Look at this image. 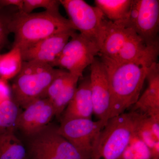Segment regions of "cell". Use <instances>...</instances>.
<instances>
[{
  "instance_id": "cell-1",
  "label": "cell",
  "mask_w": 159,
  "mask_h": 159,
  "mask_svg": "<svg viewBox=\"0 0 159 159\" xmlns=\"http://www.w3.org/2000/svg\"><path fill=\"white\" fill-rule=\"evenodd\" d=\"M101 60L106 66L110 88L109 119L125 112L137 102L149 68L102 57Z\"/></svg>"
},
{
  "instance_id": "cell-2",
  "label": "cell",
  "mask_w": 159,
  "mask_h": 159,
  "mask_svg": "<svg viewBox=\"0 0 159 159\" xmlns=\"http://www.w3.org/2000/svg\"><path fill=\"white\" fill-rule=\"evenodd\" d=\"M10 29L14 34L12 48L16 47L21 51L54 34L75 31L69 20L60 12L45 10L36 13L18 10L13 12Z\"/></svg>"
},
{
  "instance_id": "cell-3",
  "label": "cell",
  "mask_w": 159,
  "mask_h": 159,
  "mask_svg": "<svg viewBox=\"0 0 159 159\" xmlns=\"http://www.w3.org/2000/svg\"><path fill=\"white\" fill-rule=\"evenodd\" d=\"M145 116L131 111L109 119L95 139L90 159H119Z\"/></svg>"
},
{
  "instance_id": "cell-4",
  "label": "cell",
  "mask_w": 159,
  "mask_h": 159,
  "mask_svg": "<svg viewBox=\"0 0 159 159\" xmlns=\"http://www.w3.org/2000/svg\"><path fill=\"white\" fill-rule=\"evenodd\" d=\"M58 69L37 61H24L21 70L13 79L12 99L23 108L33 100L45 97L47 90Z\"/></svg>"
},
{
  "instance_id": "cell-5",
  "label": "cell",
  "mask_w": 159,
  "mask_h": 159,
  "mask_svg": "<svg viewBox=\"0 0 159 159\" xmlns=\"http://www.w3.org/2000/svg\"><path fill=\"white\" fill-rule=\"evenodd\" d=\"M99 53L97 43L75 31L51 66L66 70L80 79L84 70L91 66Z\"/></svg>"
},
{
  "instance_id": "cell-6",
  "label": "cell",
  "mask_w": 159,
  "mask_h": 159,
  "mask_svg": "<svg viewBox=\"0 0 159 159\" xmlns=\"http://www.w3.org/2000/svg\"><path fill=\"white\" fill-rule=\"evenodd\" d=\"M75 31L97 43L101 48L107 19L96 6L83 0H60Z\"/></svg>"
},
{
  "instance_id": "cell-7",
  "label": "cell",
  "mask_w": 159,
  "mask_h": 159,
  "mask_svg": "<svg viewBox=\"0 0 159 159\" xmlns=\"http://www.w3.org/2000/svg\"><path fill=\"white\" fill-rule=\"evenodd\" d=\"M48 127L34 136L30 145L31 159H90L57 133Z\"/></svg>"
},
{
  "instance_id": "cell-8",
  "label": "cell",
  "mask_w": 159,
  "mask_h": 159,
  "mask_svg": "<svg viewBox=\"0 0 159 159\" xmlns=\"http://www.w3.org/2000/svg\"><path fill=\"white\" fill-rule=\"evenodd\" d=\"M120 25L133 29L149 44L159 43V1L133 0L128 19Z\"/></svg>"
},
{
  "instance_id": "cell-9",
  "label": "cell",
  "mask_w": 159,
  "mask_h": 159,
  "mask_svg": "<svg viewBox=\"0 0 159 159\" xmlns=\"http://www.w3.org/2000/svg\"><path fill=\"white\" fill-rule=\"evenodd\" d=\"M107 121L91 119H73L61 120L57 132L75 148L91 155L95 139Z\"/></svg>"
},
{
  "instance_id": "cell-10",
  "label": "cell",
  "mask_w": 159,
  "mask_h": 159,
  "mask_svg": "<svg viewBox=\"0 0 159 159\" xmlns=\"http://www.w3.org/2000/svg\"><path fill=\"white\" fill-rule=\"evenodd\" d=\"M129 29L125 43L117 57L112 60L119 62L131 63L146 68L157 62L159 43L149 44L133 29Z\"/></svg>"
},
{
  "instance_id": "cell-11",
  "label": "cell",
  "mask_w": 159,
  "mask_h": 159,
  "mask_svg": "<svg viewBox=\"0 0 159 159\" xmlns=\"http://www.w3.org/2000/svg\"><path fill=\"white\" fill-rule=\"evenodd\" d=\"M89 78L93 113L98 120L107 121L111 102L109 82L105 64L97 57L91 65Z\"/></svg>"
},
{
  "instance_id": "cell-12",
  "label": "cell",
  "mask_w": 159,
  "mask_h": 159,
  "mask_svg": "<svg viewBox=\"0 0 159 159\" xmlns=\"http://www.w3.org/2000/svg\"><path fill=\"white\" fill-rule=\"evenodd\" d=\"M24 108L19 117L17 128L29 136H34L43 130L55 116L54 107L46 98L33 100Z\"/></svg>"
},
{
  "instance_id": "cell-13",
  "label": "cell",
  "mask_w": 159,
  "mask_h": 159,
  "mask_svg": "<svg viewBox=\"0 0 159 159\" xmlns=\"http://www.w3.org/2000/svg\"><path fill=\"white\" fill-rule=\"evenodd\" d=\"M75 31H65L54 34L24 49L21 51L23 60L37 61L51 66Z\"/></svg>"
},
{
  "instance_id": "cell-14",
  "label": "cell",
  "mask_w": 159,
  "mask_h": 159,
  "mask_svg": "<svg viewBox=\"0 0 159 159\" xmlns=\"http://www.w3.org/2000/svg\"><path fill=\"white\" fill-rule=\"evenodd\" d=\"M80 78L68 71L58 68L56 77L47 90L45 97L54 107L55 116H59L74 97Z\"/></svg>"
},
{
  "instance_id": "cell-15",
  "label": "cell",
  "mask_w": 159,
  "mask_h": 159,
  "mask_svg": "<svg viewBox=\"0 0 159 159\" xmlns=\"http://www.w3.org/2000/svg\"><path fill=\"white\" fill-rule=\"evenodd\" d=\"M147 89L134 105L133 110L151 118L159 119V65L155 63L148 69Z\"/></svg>"
},
{
  "instance_id": "cell-16",
  "label": "cell",
  "mask_w": 159,
  "mask_h": 159,
  "mask_svg": "<svg viewBox=\"0 0 159 159\" xmlns=\"http://www.w3.org/2000/svg\"><path fill=\"white\" fill-rule=\"evenodd\" d=\"M80 79L81 81L77 86L74 97L65 110L62 120L91 119L93 114L89 76Z\"/></svg>"
},
{
  "instance_id": "cell-17",
  "label": "cell",
  "mask_w": 159,
  "mask_h": 159,
  "mask_svg": "<svg viewBox=\"0 0 159 159\" xmlns=\"http://www.w3.org/2000/svg\"><path fill=\"white\" fill-rule=\"evenodd\" d=\"M129 29L107 20L99 53L101 57L111 60L116 58L127 39Z\"/></svg>"
},
{
  "instance_id": "cell-18",
  "label": "cell",
  "mask_w": 159,
  "mask_h": 159,
  "mask_svg": "<svg viewBox=\"0 0 159 159\" xmlns=\"http://www.w3.org/2000/svg\"><path fill=\"white\" fill-rule=\"evenodd\" d=\"M94 3L107 20L122 25L129 17L133 0H95Z\"/></svg>"
},
{
  "instance_id": "cell-19",
  "label": "cell",
  "mask_w": 159,
  "mask_h": 159,
  "mask_svg": "<svg viewBox=\"0 0 159 159\" xmlns=\"http://www.w3.org/2000/svg\"><path fill=\"white\" fill-rule=\"evenodd\" d=\"M23 62L19 48L13 47L7 53H0V79L7 81L14 79L21 70Z\"/></svg>"
},
{
  "instance_id": "cell-20",
  "label": "cell",
  "mask_w": 159,
  "mask_h": 159,
  "mask_svg": "<svg viewBox=\"0 0 159 159\" xmlns=\"http://www.w3.org/2000/svg\"><path fill=\"white\" fill-rule=\"evenodd\" d=\"M19 106L12 98L0 103V135L14 132L20 114Z\"/></svg>"
},
{
  "instance_id": "cell-21",
  "label": "cell",
  "mask_w": 159,
  "mask_h": 159,
  "mask_svg": "<svg viewBox=\"0 0 159 159\" xmlns=\"http://www.w3.org/2000/svg\"><path fill=\"white\" fill-rule=\"evenodd\" d=\"M27 152L14 132L0 135V159H26Z\"/></svg>"
},
{
  "instance_id": "cell-22",
  "label": "cell",
  "mask_w": 159,
  "mask_h": 159,
  "mask_svg": "<svg viewBox=\"0 0 159 159\" xmlns=\"http://www.w3.org/2000/svg\"><path fill=\"white\" fill-rule=\"evenodd\" d=\"M119 159H152V157L148 146L136 133Z\"/></svg>"
},
{
  "instance_id": "cell-23",
  "label": "cell",
  "mask_w": 159,
  "mask_h": 159,
  "mask_svg": "<svg viewBox=\"0 0 159 159\" xmlns=\"http://www.w3.org/2000/svg\"><path fill=\"white\" fill-rule=\"evenodd\" d=\"M60 6V2L58 0H23L21 11L30 13L34 9L41 8L45 11L57 12H59Z\"/></svg>"
},
{
  "instance_id": "cell-24",
  "label": "cell",
  "mask_w": 159,
  "mask_h": 159,
  "mask_svg": "<svg viewBox=\"0 0 159 159\" xmlns=\"http://www.w3.org/2000/svg\"><path fill=\"white\" fill-rule=\"evenodd\" d=\"M8 8L0 10V52L7 44L11 33L10 25L13 12L8 11Z\"/></svg>"
},
{
  "instance_id": "cell-25",
  "label": "cell",
  "mask_w": 159,
  "mask_h": 159,
  "mask_svg": "<svg viewBox=\"0 0 159 159\" xmlns=\"http://www.w3.org/2000/svg\"><path fill=\"white\" fill-rule=\"evenodd\" d=\"M12 98L11 88L8 81L0 79V103L6 99Z\"/></svg>"
},
{
  "instance_id": "cell-26",
  "label": "cell",
  "mask_w": 159,
  "mask_h": 159,
  "mask_svg": "<svg viewBox=\"0 0 159 159\" xmlns=\"http://www.w3.org/2000/svg\"><path fill=\"white\" fill-rule=\"evenodd\" d=\"M23 4V0H0V10L13 7L21 11Z\"/></svg>"
},
{
  "instance_id": "cell-27",
  "label": "cell",
  "mask_w": 159,
  "mask_h": 159,
  "mask_svg": "<svg viewBox=\"0 0 159 159\" xmlns=\"http://www.w3.org/2000/svg\"><path fill=\"white\" fill-rule=\"evenodd\" d=\"M152 159H159V142H157L150 149Z\"/></svg>"
}]
</instances>
